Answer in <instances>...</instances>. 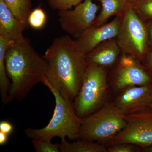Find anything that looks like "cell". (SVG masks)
Segmentation results:
<instances>
[{
	"mask_svg": "<svg viewBox=\"0 0 152 152\" xmlns=\"http://www.w3.org/2000/svg\"><path fill=\"white\" fill-rule=\"evenodd\" d=\"M43 57L48 67L46 77L64 98L72 101L83 81L88 64L75 40L65 35L55 39Z\"/></svg>",
	"mask_w": 152,
	"mask_h": 152,
	"instance_id": "obj_1",
	"label": "cell"
},
{
	"mask_svg": "<svg viewBox=\"0 0 152 152\" xmlns=\"http://www.w3.org/2000/svg\"><path fill=\"white\" fill-rule=\"evenodd\" d=\"M6 70L11 82L4 104L23 100L33 87L42 82L48 65L25 38L11 44L6 52Z\"/></svg>",
	"mask_w": 152,
	"mask_h": 152,
	"instance_id": "obj_2",
	"label": "cell"
},
{
	"mask_svg": "<svg viewBox=\"0 0 152 152\" xmlns=\"http://www.w3.org/2000/svg\"><path fill=\"white\" fill-rule=\"evenodd\" d=\"M42 83L48 88L54 97L56 106L53 115L45 127L26 129V135L31 140L47 141H51L52 139L56 137L61 138V140H66V137L71 140L78 139L81 118L76 114L72 101L62 96L49 83L46 76Z\"/></svg>",
	"mask_w": 152,
	"mask_h": 152,
	"instance_id": "obj_3",
	"label": "cell"
},
{
	"mask_svg": "<svg viewBox=\"0 0 152 152\" xmlns=\"http://www.w3.org/2000/svg\"><path fill=\"white\" fill-rule=\"evenodd\" d=\"M126 115L114 103L106 104L82 118L78 139L106 144L126 126Z\"/></svg>",
	"mask_w": 152,
	"mask_h": 152,
	"instance_id": "obj_4",
	"label": "cell"
},
{
	"mask_svg": "<svg viewBox=\"0 0 152 152\" xmlns=\"http://www.w3.org/2000/svg\"><path fill=\"white\" fill-rule=\"evenodd\" d=\"M116 39L122 53L140 62L143 61L150 51L146 22L128 6L122 14Z\"/></svg>",
	"mask_w": 152,
	"mask_h": 152,
	"instance_id": "obj_5",
	"label": "cell"
},
{
	"mask_svg": "<svg viewBox=\"0 0 152 152\" xmlns=\"http://www.w3.org/2000/svg\"><path fill=\"white\" fill-rule=\"evenodd\" d=\"M105 68L88 65L83 81L75 99L74 108L80 118L94 113L101 107L107 91Z\"/></svg>",
	"mask_w": 152,
	"mask_h": 152,
	"instance_id": "obj_6",
	"label": "cell"
},
{
	"mask_svg": "<svg viewBox=\"0 0 152 152\" xmlns=\"http://www.w3.org/2000/svg\"><path fill=\"white\" fill-rule=\"evenodd\" d=\"M126 126L107 143V146L121 144L148 147L152 145V110L126 115Z\"/></svg>",
	"mask_w": 152,
	"mask_h": 152,
	"instance_id": "obj_7",
	"label": "cell"
},
{
	"mask_svg": "<svg viewBox=\"0 0 152 152\" xmlns=\"http://www.w3.org/2000/svg\"><path fill=\"white\" fill-rule=\"evenodd\" d=\"M99 9V6L92 0H84L72 10L59 11L61 27L69 34L77 39L94 25Z\"/></svg>",
	"mask_w": 152,
	"mask_h": 152,
	"instance_id": "obj_8",
	"label": "cell"
},
{
	"mask_svg": "<svg viewBox=\"0 0 152 152\" xmlns=\"http://www.w3.org/2000/svg\"><path fill=\"white\" fill-rule=\"evenodd\" d=\"M152 83V78L141 62L123 53L115 72L114 89L117 91L133 86Z\"/></svg>",
	"mask_w": 152,
	"mask_h": 152,
	"instance_id": "obj_9",
	"label": "cell"
},
{
	"mask_svg": "<svg viewBox=\"0 0 152 152\" xmlns=\"http://www.w3.org/2000/svg\"><path fill=\"white\" fill-rule=\"evenodd\" d=\"M120 92L114 103L125 115L149 109L152 103V83L127 87Z\"/></svg>",
	"mask_w": 152,
	"mask_h": 152,
	"instance_id": "obj_10",
	"label": "cell"
},
{
	"mask_svg": "<svg viewBox=\"0 0 152 152\" xmlns=\"http://www.w3.org/2000/svg\"><path fill=\"white\" fill-rule=\"evenodd\" d=\"M122 14L110 22L99 26H92L75 40L77 46L85 55L104 41L116 38L119 32Z\"/></svg>",
	"mask_w": 152,
	"mask_h": 152,
	"instance_id": "obj_11",
	"label": "cell"
},
{
	"mask_svg": "<svg viewBox=\"0 0 152 152\" xmlns=\"http://www.w3.org/2000/svg\"><path fill=\"white\" fill-rule=\"evenodd\" d=\"M121 52L116 38L101 43L86 55L87 64H93L104 68L115 64Z\"/></svg>",
	"mask_w": 152,
	"mask_h": 152,
	"instance_id": "obj_12",
	"label": "cell"
},
{
	"mask_svg": "<svg viewBox=\"0 0 152 152\" xmlns=\"http://www.w3.org/2000/svg\"><path fill=\"white\" fill-rule=\"evenodd\" d=\"M26 23L18 20L0 0V36L14 43L24 38L23 31Z\"/></svg>",
	"mask_w": 152,
	"mask_h": 152,
	"instance_id": "obj_13",
	"label": "cell"
},
{
	"mask_svg": "<svg viewBox=\"0 0 152 152\" xmlns=\"http://www.w3.org/2000/svg\"><path fill=\"white\" fill-rule=\"evenodd\" d=\"M102 9L96 18L93 26H99L104 24L111 17L123 13L128 7L129 0H98Z\"/></svg>",
	"mask_w": 152,
	"mask_h": 152,
	"instance_id": "obj_14",
	"label": "cell"
},
{
	"mask_svg": "<svg viewBox=\"0 0 152 152\" xmlns=\"http://www.w3.org/2000/svg\"><path fill=\"white\" fill-rule=\"evenodd\" d=\"M60 150L61 152H108L103 144L82 140L72 143L61 140Z\"/></svg>",
	"mask_w": 152,
	"mask_h": 152,
	"instance_id": "obj_15",
	"label": "cell"
},
{
	"mask_svg": "<svg viewBox=\"0 0 152 152\" xmlns=\"http://www.w3.org/2000/svg\"><path fill=\"white\" fill-rule=\"evenodd\" d=\"M12 43L0 36V93L4 104L7 97L11 82L7 74L5 65L6 52Z\"/></svg>",
	"mask_w": 152,
	"mask_h": 152,
	"instance_id": "obj_16",
	"label": "cell"
},
{
	"mask_svg": "<svg viewBox=\"0 0 152 152\" xmlns=\"http://www.w3.org/2000/svg\"><path fill=\"white\" fill-rule=\"evenodd\" d=\"M3 1L16 18L26 23L28 17L31 12V0Z\"/></svg>",
	"mask_w": 152,
	"mask_h": 152,
	"instance_id": "obj_17",
	"label": "cell"
},
{
	"mask_svg": "<svg viewBox=\"0 0 152 152\" xmlns=\"http://www.w3.org/2000/svg\"><path fill=\"white\" fill-rule=\"evenodd\" d=\"M128 6L145 21L152 20V0H129Z\"/></svg>",
	"mask_w": 152,
	"mask_h": 152,
	"instance_id": "obj_18",
	"label": "cell"
},
{
	"mask_svg": "<svg viewBox=\"0 0 152 152\" xmlns=\"http://www.w3.org/2000/svg\"><path fill=\"white\" fill-rule=\"evenodd\" d=\"M46 21V15L42 9L37 8L31 12L28 18V23L32 28L40 29L43 27Z\"/></svg>",
	"mask_w": 152,
	"mask_h": 152,
	"instance_id": "obj_19",
	"label": "cell"
},
{
	"mask_svg": "<svg viewBox=\"0 0 152 152\" xmlns=\"http://www.w3.org/2000/svg\"><path fill=\"white\" fill-rule=\"evenodd\" d=\"M36 151L37 152H60V144H53L51 141L32 140Z\"/></svg>",
	"mask_w": 152,
	"mask_h": 152,
	"instance_id": "obj_20",
	"label": "cell"
},
{
	"mask_svg": "<svg viewBox=\"0 0 152 152\" xmlns=\"http://www.w3.org/2000/svg\"><path fill=\"white\" fill-rule=\"evenodd\" d=\"M49 5L54 10L58 11L70 10L75 7L83 0H47Z\"/></svg>",
	"mask_w": 152,
	"mask_h": 152,
	"instance_id": "obj_21",
	"label": "cell"
},
{
	"mask_svg": "<svg viewBox=\"0 0 152 152\" xmlns=\"http://www.w3.org/2000/svg\"><path fill=\"white\" fill-rule=\"evenodd\" d=\"M135 150L132 144H117L107 148L108 152H133Z\"/></svg>",
	"mask_w": 152,
	"mask_h": 152,
	"instance_id": "obj_22",
	"label": "cell"
},
{
	"mask_svg": "<svg viewBox=\"0 0 152 152\" xmlns=\"http://www.w3.org/2000/svg\"><path fill=\"white\" fill-rule=\"evenodd\" d=\"M142 63H143V65L152 78V50H150L147 54Z\"/></svg>",
	"mask_w": 152,
	"mask_h": 152,
	"instance_id": "obj_23",
	"label": "cell"
},
{
	"mask_svg": "<svg viewBox=\"0 0 152 152\" xmlns=\"http://www.w3.org/2000/svg\"><path fill=\"white\" fill-rule=\"evenodd\" d=\"M14 127L12 124L7 121H1L0 122V131L10 135L13 131Z\"/></svg>",
	"mask_w": 152,
	"mask_h": 152,
	"instance_id": "obj_24",
	"label": "cell"
},
{
	"mask_svg": "<svg viewBox=\"0 0 152 152\" xmlns=\"http://www.w3.org/2000/svg\"><path fill=\"white\" fill-rule=\"evenodd\" d=\"M148 34L149 48L150 50H152V20L146 22Z\"/></svg>",
	"mask_w": 152,
	"mask_h": 152,
	"instance_id": "obj_25",
	"label": "cell"
},
{
	"mask_svg": "<svg viewBox=\"0 0 152 152\" xmlns=\"http://www.w3.org/2000/svg\"><path fill=\"white\" fill-rule=\"evenodd\" d=\"M9 134L0 131V145H5L8 140Z\"/></svg>",
	"mask_w": 152,
	"mask_h": 152,
	"instance_id": "obj_26",
	"label": "cell"
},
{
	"mask_svg": "<svg viewBox=\"0 0 152 152\" xmlns=\"http://www.w3.org/2000/svg\"><path fill=\"white\" fill-rule=\"evenodd\" d=\"M147 148L146 149L145 151L146 152H152V145L151 146L147 147Z\"/></svg>",
	"mask_w": 152,
	"mask_h": 152,
	"instance_id": "obj_27",
	"label": "cell"
},
{
	"mask_svg": "<svg viewBox=\"0 0 152 152\" xmlns=\"http://www.w3.org/2000/svg\"><path fill=\"white\" fill-rule=\"evenodd\" d=\"M149 109H151V110H152V103L151 104V106H150Z\"/></svg>",
	"mask_w": 152,
	"mask_h": 152,
	"instance_id": "obj_28",
	"label": "cell"
}]
</instances>
